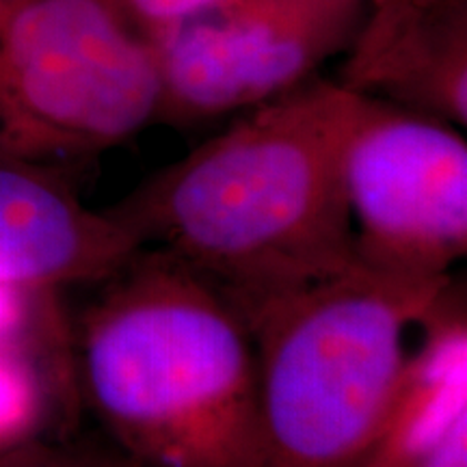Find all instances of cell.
<instances>
[{
	"label": "cell",
	"instance_id": "6da1fadb",
	"mask_svg": "<svg viewBox=\"0 0 467 467\" xmlns=\"http://www.w3.org/2000/svg\"><path fill=\"white\" fill-rule=\"evenodd\" d=\"M359 93L307 80L107 208L141 249L214 285L243 320L358 266L344 151Z\"/></svg>",
	"mask_w": 467,
	"mask_h": 467
},
{
	"label": "cell",
	"instance_id": "7a4b0ae2",
	"mask_svg": "<svg viewBox=\"0 0 467 467\" xmlns=\"http://www.w3.org/2000/svg\"><path fill=\"white\" fill-rule=\"evenodd\" d=\"M76 377L139 467H265L258 358L247 323L206 279L139 249L85 309Z\"/></svg>",
	"mask_w": 467,
	"mask_h": 467
},
{
	"label": "cell",
	"instance_id": "3957f363",
	"mask_svg": "<svg viewBox=\"0 0 467 467\" xmlns=\"http://www.w3.org/2000/svg\"><path fill=\"white\" fill-rule=\"evenodd\" d=\"M451 284L358 265L244 320L265 467H358L399 392L407 334Z\"/></svg>",
	"mask_w": 467,
	"mask_h": 467
},
{
	"label": "cell",
	"instance_id": "277c9868",
	"mask_svg": "<svg viewBox=\"0 0 467 467\" xmlns=\"http://www.w3.org/2000/svg\"><path fill=\"white\" fill-rule=\"evenodd\" d=\"M156 109L154 48L121 0H0V162L66 173Z\"/></svg>",
	"mask_w": 467,
	"mask_h": 467
},
{
	"label": "cell",
	"instance_id": "5b68a950",
	"mask_svg": "<svg viewBox=\"0 0 467 467\" xmlns=\"http://www.w3.org/2000/svg\"><path fill=\"white\" fill-rule=\"evenodd\" d=\"M344 195L361 266L448 282L465 258L467 143L457 126L359 96Z\"/></svg>",
	"mask_w": 467,
	"mask_h": 467
},
{
	"label": "cell",
	"instance_id": "8992f818",
	"mask_svg": "<svg viewBox=\"0 0 467 467\" xmlns=\"http://www.w3.org/2000/svg\"><path fill=\"white\" fill-rule=\"evenodd\" d=\"M368 0H225L151 37L156 121L189 128L260 107L353 42Z\"/></svg>",
	"mask_w": 467,
	"mask_h": 467
},
{
	"label": "cell",
	"instance_id": "52a82bcc",
	"mask_svg": "<svg viewBox=\"0 0 467 467\" xmlns=\"http://www.w3.org/2000/svg\"><path fill=\"white\" fill-rule=\"evenodd\" d=\"M336 83L372 100L467 124V0H368Z\"/></svg>",
	"mask_w": 467,
	"mask_h": 467
},
{
	"label": "cell",
	"instance_id": "ba28073f",
	"mask_svg": "<svg viewBox=\"0 0 467 467\" xmlns=\"http://www.w3.org/2000/svg\"><path fill=\"white\" fill-rule=\"evenodd\" d=\"M139 249L109 210L78 200L63 171L0 162V285L61 290L102 284Z\"/></svg>",
	"mask_w": 467,
	"mask_h": 467
},
{
	"label": "cell",
	"instance_id": "9c48e42d",
	"mask_svg": "<svg viewBox=\"0 0 467 467\" xmlns=\"http://www.w3.org/2000/svg\"><path fill=\"white\" fill-rule=\"evenodd\" d=\"M420 342L358 467H467V312L454 284L418 323Z\"/></svg>",
	"mask_w": 467,
	"mask_h": 467
},
{
	"label": "cell",
	"instance_id": "30bf717a",
	"mask_svg": "<svg viewBox=\"0 0 467 467\" xmlns=\"http://www.w3.org/2000/svg\"><path fill=\"white\" fill-rule=\"evenodd\" d=\"M0 467H139L121 452L37 437L0 451Z\"/></svg>",
	"mask_w": 467,
	"mask_h": 467
}]
</instances>
